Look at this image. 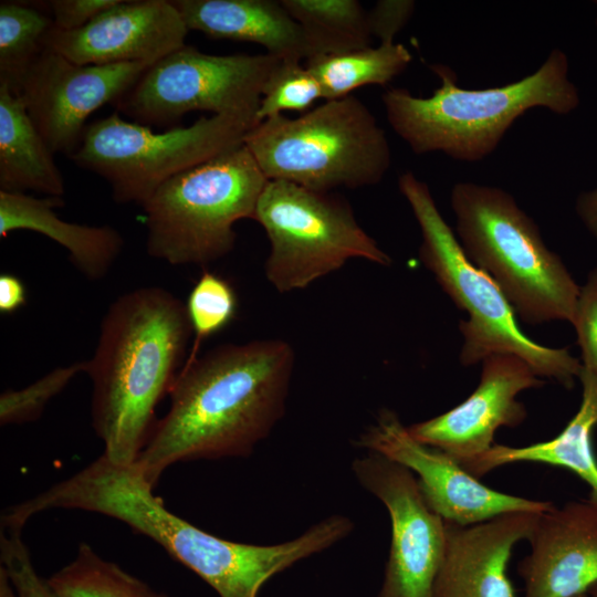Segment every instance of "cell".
<instances>
[{"instance_id": "cell-12", "label": "cell", "mask_w": 597, "mask_h": 597, "mask_svg": "<svg viewBox=\"0 0 597 597\" xmlns=\"http://www.w3.org/2000/svg\"><path fill=\"white\" fill-rule=\"evenodd\" d=\"M355 443L410 470L427 504L446 522L471 525L511 512L543 513L555 505L483 484L444 451L416 440L389 409H383Z\"/></svg>"}, {"instance_id": "cell-15", "label": "cell", "mask_w": 597, "mask_h": 597, "mask_svg": "<svg viewBox=\"0 0 597 597\" xmlns=\"http://www.w3.org/2000/svg\"><path fill=\"white\" fill-rule=\"evenodd\" d=\"M187 33L171 1L121 0L78 30L52 28L44 45L81 65L154 64L186 45Z\"/></svg>"}, {"instance_id": "cell-7", "label": "cell", "mask_w": 597, "mask_h": 597, "mask_svg": "<svg viewBox=\"0 0 597 597\" xmlns=\"http://www.w3.org/2000/svg\"><path fill=\"white\" fill-rule=\"evenodd\" d=\"M268 181L244 143L171 177L142 205L147 253L171 265L222 259Z\"/></svg>"}, {"instance_id": "cell-9", "label": "cell", "mask_w": 597, "mask_h": 597, "mask_svg": "<svg viewBox=\"0 0 597 597\" xmlns=\"http://www.w3.org/2000/svg\"><path fill=\"white\" fill-rule=\"evenodd\" d=\"M252 220L269 239L265 275L280 293L305 289L350 259L391 264L390 256L357 222L350 206L329 192L269 180Z\"/></svg>"}, {"instance_id": "cell-27", "label": "cell", "mask_w": 597, "mask_h": 597, "mask_svg": "<svg viewBox=\"0 0 597 597\" xmlns=\"http://www.w3.org/2000/svg\"><path fill=\"white\" fill-rule=\"evenodd\" d=\"M321 98V84L305 63L280 60L262 88L256 119L261 123L285 111L307 112Z\"/></svg>"}, {"instance_id": "cell-36", "label": "cell", "mask_w": 597, "mask_h": 597, "mask_svg": "<svg viewBox=\"0 0 597 597\" xmlns=\"http://www.w3.org/2000/svg\"><path fill=\"white\" fill-rule=\"evenodd\" d=\"M575 597H597V585L593 586L587 591H585L583 594H579V595H577Z\"/></svg>"}, {"instance_id": "cell-1", "label": "cell", "mask_w": 597, "mask_h": 597, "mask_svg": "<svg viewBox=\"0 0 597 597\" xmlns=\"http://www.w3.org/2000/svg\"><path fill=\"white\" fill-rule=\"evenodd\" d=\"M282 339L226 344L181 367L135 464L155 488L171 464L247 457L282 418L294 367Z\"/></svg>"}, {"instance_id": "cell-3", "label": "cell", "mask_w": 597, "mask_h": 597, "mask_svg": "<svg viewBox=\"0 0 597 597\" xmlns=\"http://www.w3.org/2000/svg\"><path fill=\"white\" fill-rule=\"evenodd\" d=\"M440 86L429 97H418L406 88L383 94L387 121L392 130L418 155L442 151L462 161L489 156L506 130L534 107L566 115L580 102L569 80L568 57L554 49L532 74L503 86L462 88L454 72L442 64L430 65Z\"/></svg>"}, {"instance_id": "cell-26", "label": "cell", "mask_w": 597, "mask_h": 597, "mask_svg": "<svg viewBox=\"0 0 597 597\" xmlns=\"http://www.w3.org/2000/svg\"><path fill=\"white\" fill-rule=\"evenodd\" d=\"M238 298L231 284L221 276L203 272L191 289L186 310L193 344L185 364L195 362L201 344L222 331L235 316Z\"/></svg>"}, {"instance_id": "cell-28", "label": "cell", "mask_w": 597, "mask_h": 597, "mask_svg": "<svg viewBox=\"0 0 597 597\" xmlns=\"http://www.w3.org/2000/svg\"><path fill=\"white\" fill-rule=\"evenodd\" d=\"M84 369L85 360L57 367L22 389L2 392L0 396L1 426L25 423L38 419L49 401Z\"/></svg>"}, {"instance_id": "cell-5", "label": "cell", "mask_w": 597, "mask_h": 597, "mask_svg": "<svg viewBox=\"0 0 597 597\" xmlns=\"http://www.w3.org/2000/svg\"><path fill=\"white\" fill-rule=\"evenodd\" d=\"M398 186L420 229V261L457 307L468 313L459 323L463 336L460 363L471 366L491 355H515L540 378L573 388L583 367L580 360L568 348L547 347L524 334L498 284L463 252L425 181L407 171L400 175Z\"/></svg>"}, {"instance_id": "cell-33", "label": "cell", "mask_w": 597, "mask_h": 597, "mask_svg": "<svg viewBox=\"0 0 597 597\" xmlns=\"http://www.w3.org/2000/svg\"><path fill=\"white\" fill-rule=\"evenodd\" d=\"M27 292L23 282L11 273L0 275V312L10 315L25 304Z\"/></svg>"}, {"instance_id": "cell-16", "label": "cell", "mask_w": 597, "mask_h": 597, "mask_svg": "<svg viewBox=\"0 0 597 597\" xmlns=\"http://www.w3.org/2000/svg\"><path fill=\"white\" fill-rule=\"evenodd\" d=\"M519 563L523 597H575L597 585V507L588 500L541 513Z\"/></svg>"}, {"instance_id": "cell-13", "label": "cell", "mask_w": 597, "mask_h": 597, "mask_svg": "<svg viewBox=\"0 0 597 597\" xmlns=\"http://www.w3.org/2000/svg\"><path fill=\"white\" fill-rule=\"evenodd\" d=\"M150 65H81L45 48L15 95L51 150L71 156L82 142L88 116L115 103Z\"/></svg>"}, {"instance_id": "cell-29", "label": "cell", "mask_w": 597, "mask_h": 597, "mask_svg": "<svg viewBox=\"0 0 597 597\" xmlns=\"http://www.w3.org/2000/svg\"><path fill=\"white\" fill-rule=\"evenodd\" d=\"M1 567L17 597H54L48 582L35 570L20 531L1 532Z\"/></svg>"}, {"instance_id": "cell-25", "label": "cell", "mask_w": 597, "mask_h": 597, "mask_svg": "<svg viewBox=\"0 0 597 597\" xmlns=\"http://www.w3.org/2000/svg\"><path fill=\"white\" fill-rule=\"evenodd\" d=\"M51 15L23 2L0 3V83L17 94L30 66L44 51Z\"/></svg>"}, {"instance_id": "cell-10", "label": "cell", "mask_w": 597, "mask_h": 597, "mask_svg": "<svg viewBox=\"0 0 597 597\" xmlns=\"http://www.w3.org/2000/svg\"><path fill=\"white\" fill-rule=\"evenodd\" d=\"M279 61L268 53L216 55L184 45L150 65L114 105L148 127L172 126L196 111L256 116Z\"/></svg>"}, {"instance_id": "cell-17", "label": "cell", "mask_w": 597, "mask_h": 597, "mask_svg": "<svg viewBox=\"0 0 597 597\" xmlns=\"http://www.w3.org/2000/svg\"><path fill=\"white\" fill-rule=\"evenodd\" d=\"M540 515L521 511L471 525L446 522V548L433 597H516L507 565L515 545L528 540Z\"/></svg>"}, {"instance_id": "cell-24", "label": "cell", "mask_w": 597, "mask_h": 597, "mask_svg": "<svg viewBox=\"0 0 597 597\" xmlns=\"http://www.w3.org/2000/svg\"><path fill=\"white\" fill-rule=\"evenodd\" d=\"M46 582L54 597H169L102 558L86 543Z\"/></svg>"}, {"instance_id": "cell-6", "label": "cell", "mask_w": 597, "mask_h": 597, "mask_svg": "<svg viewBox=\"0 0 597 597\" xmlns=\"http://www.w3.org/2000/svg\"><path fill=\"white\" fill-rule=\"evenodd\" d=\"M269 180L329 192L381 181L391 164L389 142L356 96L327 100L302 115L268 118L244 138Z\"/></svg>"}, {"instance_id": "cell-22", "label": "cell", "mask_w": 597, "mask_h": 597, "mask_svg": "<svg viewBox=\"0 0 597 597\" xmlns=\"http://www.w3.org/2000/svg\"><path fill=\"white\" fill-rule=\"evenodd\" d=\"M298 23L306 60L370 46L368 12L356 0H281Z\"/></svg>"}, {"instance_id": "cell-2", "label": "cell", "mask_w": 597, "mask_h": 597, "mask_svg": "<svg viewBox=\"0 0 597 597\" xmlns=\"http://www.w3.org/2000/svg\"><path fill=\"white\" fill-rule=\"evenodd\" d=\"M191 335L186 303L146 286L117 297L85 360L92 381V425L111 462H136L155 426V409L169 394Z\"/></svg>"}, {"instance_id": "cell-23", "label": "cell", "mask_w": 597, "mask_h": 597, "mask_svg": "<svg viewBox=\"0 0 597 597\" xmlns=\"http://www.w3.org/2000/svg\"><path fill=\"white\" fill-rule=\"evenodd\" d=\"M411 60L408 49L394 42L311 57L305 64L318 80L327 101L349 96L363 86H384L401 74Z\"/></svg>"}, {"instance_id": "cell-20", "label": "cell", "mask_w": 597, "mask_h": 597, "mask_svg": "<svg viewBox=\"0 0 597 597\" xmlns=\"http://www.w3.org/2000/svg\"><path fill=\"white\" fill-rule=\"evenodd\" d=\"M578 380L582 385L579 408L556 437L523 447L494 443L461 465L478 479L496 468L517 462L564 468L588 485V501L597 507V458L593 438L597 428V377L582 367Z\"/></svg>"}, {"instance_id": "cell-21", "label": "cell", "mask_w": 597, "mask_h": 597, "mask_svg": "<svg viewBox=\"0 0 597 597\" xmlns=\"http://www.w3.org/2000/svg\"><path fill=\"white\" fill-rule=\"evenodd\" d=\"M53 154L20 96L0 83V190L61 198L64 180Z\"/></svg>"}, {"instance_id": "cell-31", "label": "cell", "mask_w": 597, "mask_h": 597, "mask_svg": "<svg viewBox=\"0 0 597 597\" xmlns=\"http://www.w3.org/2000/svg\"><path fill=\"white\" fill-rule=\"evenodd\" d=\"M121 0H50L45 7L50 10L53 29L70 32L85 27L104 10Z\"/></svg>"}, {"instance_id": "cell-37", "label": "cell", "mask_w": 597, "mask_h": 597, "mask_svg": "<svg viewBox=\"0 0 597 597\" xmlns=\"http://www.w3.org/2000/svg\"><path fill=\"white\" fill-rule=\"evenodd\" d=\"M594 3H595L596 7H597V1H595ZM595 24H596V27H597V17H596V20H595Z\"/></svg>"}, {"instance_id": "cell-8", "label": "cell", "mask_w": 597, "mask_h": 597, "mask_svg": "<svg viewBox=\"0 0 597 597\" xmlns=\"http://www.w3.org/2000/svg\"><path fill=\"white\" fill-rule=\"evenodd\" d=\"M258 124L255 115L221 114L154 133L114 112L86 126L70 158L102 177L116 202L142 206L171 177L243 144Z\"/></svg>"}, {"instance_id": "cell-32", "label": "cell", "mask_w": 597, "mask_h": 597, "mask_svg": "<svg viewBox=\"0 0 597 597\" xmlns=\"http://www.w3.org/2000/svg\"><path fill=\"white\" fill-rule=\"evenodd\" d=\"M410 0H380L368 12V23L373 38L380 43H394L395 36L404 29L415 12Z\"/></svg>"}, {"instance_id": "cell-18", "label": "cell", "mask_w": 597, "mask_h": 597, "mask_svg": "<svg viewBox=\"0 0 597 597\" xmlns=\"http://www.w3.org/2000/svg\"><path fill=\"white\" fill-rule=\"evenodd\" d=\"M188 31L262 45L280 60H305L298 23L273 0H172Z\"/></svg>"}, {"instance_id": "cell-4", "label": "cell", "mask_w": 597, "mask_h": 597, "mask_svg": "<svg viewBox=\"0 0 597 597\" xmlns=\"http://www.w3.org/2000/svg\"><path fill=\"white\" fill-rule=\"evenodd\" d=\"M450 202L463 252L498 284L516 316L531 325L573 323L580 286L507 191L462 181Z\"/></svg>"}, {"instance_id": "cell-34", "label": "cell", "mask_w": 597, "mask_h": 597, "mask_svg": "<svg viewBox=\"0 0 597 597\" xmlns=\"http://www.w3.org/2000/svg\"><path fill=\"white\" fill-rule=\"evenodd\" d=\"M575 211L585 229L597 240V187L579 193Z\"/></svg>"}, {"instance_id": "cell-19", "label": "cell", "mask_w": 597, "mask_h": 597, "mask_svg": "<svg viewBox=\"0 0 597 597\" xmlns=\"http://www.w3.org/2000/svg\"><path fill=\"white\" fill-rule=\"evenodd\" d=\"M63 203L62 198L40 199L0 190V237L15 230L39 232L66 249L72 263L88 280L103 279L122 252L123 237L111 226L62 220L54 208Z\"/></svg>"}, {"instance_id": "cell-14", "label": "cell", "mask_w": 597, "mask_h": 597, "mask_svg": "<svg viewBox=\"0 0 597 597\" xmlns=\"http://www.w3.org/2000/svg\"><path fill=\"white\" fill-rule=\"evenodd\" d=\"M481 363L480 383L465 400L441 415L407 426L416 440L444 451L460 464L488 451L501 427L520 426L527 412L517 395L545 384L515 355H491Z\"/></svg>"}, {"instance_id": "cell-11", "label": "cell", "mask_w": 597, "mask_h": 597, "mask_svg": "<svg viewBox=\"0 0 597 597\" xmlns=\"http://www.w3.org/2000/svg\"><path fill=\"white\" fill-rule=\"evenodd\" d=\"M363 488L387 509L391 542L377 597H433L446 548V521L427 504L415 474L376 452L354 460Z\"/></svg>"}, {"instance_id": "cell-30", "label": "cell", "mask_w": 597, "mask_h": 597, "mask_svg": "<svg viewBox=\"0 0 597 597\" xmlns=\"http://www.w3.org/2000/svg\"><path fill=\"white\" fill-rule=\"evenodd\" d=\"M572 325L580 348L582 366L597 377V268L580 286Z\"/></svg>"}, {"instance_id": "cell-35", "label": "cell", "mask_w": 597, "mask_h": 597, "mask_svg": "<svg viewBox=\"0 0 597 597\" xmlns=\"http://www.w3.org/2000/svg\"><path fill=\"white\" fill-rule=\"evenodd\" d=\"M0 597H17L6 570L0 566Z\"/></svg>"}]
</instances>
